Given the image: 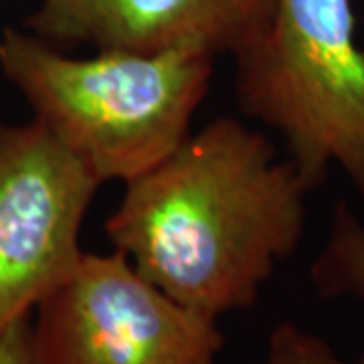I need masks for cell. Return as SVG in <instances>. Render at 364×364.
<instances>
[{"label": "cell", "instance_id": "1", "mask_svg": "<svg viewBox=\"0 0 364 364\" xmlns=\"http://www.w3.org/2000/svg\"><path fill=\"white\" fill-rule=\"evenodd\" d=\"M310 191L265 136L217 117L126 182L105 235L150 284L219 320L253 306L298 249Z\"/></svg>", "mask_w": 364, "mask_h": 364}, {"label": "cell", "instance_id": "2", "mask_svg": "<svg viewBox=\"0 0 364 364\" xmlns=\"http://www.w3.org/2000/svg\"><path fill=\"white\" fill-rule=\"evenodd\" d=\"M215 57L195 51L97 49L67 57L51 43L6 28L0 69L51 132L102 182L140 176L186 138Z\"/></svg>", "mask_w": 364, "mask_h": 364}, {"label": "cell", "instance_id": "3", "mask_svg": "<svg viewBox=\"0 0 364 364\" xmlns=\"http://www.w3.org/2000/svg\"><path fill=\"white\" fill-rule=\"evenodd\" d=\"M241 109L286 140L312 188L338 166L364 196V49L352 0H275L272 23L235 55Z\"/></svg>", "mask_w": 364, "mask_h": 364}, {"label": "cell", "instance_id": "4", "mask_svg": "<svg viewBox=\"0 0 364 364\" xmlns=\"http://www.w3.org/2000/svg\"><path fill=\"white\" fill-rule=\"evenodd\" d=\"M37 364H217L215 318L150 284L119 251L81 253L37 306Z\"/></svg>", "mask_w": 364, "mask_h": 364}, {"label": "cell", "instance_id": "5", "mask_svg": "<svg viewBox=\"0 0 364 364\" xmlns=\"http://www.w3.org/2000/svg\"><path fill=\"white\" fill-rule=\"evenodd\" d=\"M100 184L39 122L0 130V336L75 267Z\"/></svg>", "mask_w": 364, "mask_h": 364}, {"label": "cell", "instance_id": "6", "mask_svg": "<svg viewBox=\"0 0 364 364\" xmlns=\"http://www.w3.org/2000/svg\"><path fill=\"white\" fill-rule=\"evenodd\" d=\"M275 0H41L26 28L95 49L237 55L272 23Z\"/></svg>", "mask_w": 364, "mask_h": 364}, {"label": "cell", "instance_id": "7", "mask_svg": "<svg viewBox=\"0 0 364 364\" xmlns=\"http://www.w3.org/2000/svg\"><path fill=\"white\" fill-rule=\"evenodd\" d=\"M314 286L326 298H364V227L344 207L322 255L312 265Z\"/></svg>", "mask_w": 364, "mask_h": 364}, {"label": "cell", "instance_id": "8", "mask_svg": "<svg viewBox=\"0 0 364 364\" xmlns=\"http://www.w3.org/2000/svg\"><path fill=\"white\" fill-rule=\"evenodd\" d=\"M259 364H364V356L354 363L342 360L328 342L291 322H282L273 328Z\"/></svg>", "mask_w": 364, "mask_h": 364}, {"label": "cell", "instance_id": "9", "mask_svg": "<svg viewBox=\"0 0 364 364\" xmlns=\"http://www.w3.org/2000/svg\"><path fill=\"white\" fill-rule=\"evenodd\" d=\"M0 364H37L33 348V326L28 318L14 322L0 336Z\"/></svg>", "mask_w": 364, "mask_h": 364}]
</instances>
